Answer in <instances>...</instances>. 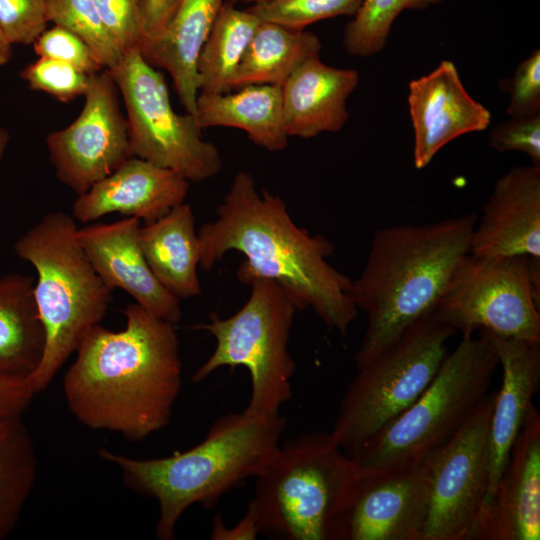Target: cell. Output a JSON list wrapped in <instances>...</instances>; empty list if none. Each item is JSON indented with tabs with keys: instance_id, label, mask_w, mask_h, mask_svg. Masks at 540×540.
<instances>
[{
	"instance_id": "obj_1",
	"label": "cell",
	"mask_w": 540,
	"mask_h": 540,
	"mask_svg": "<svg viewBox=\"0 0 540 540\" xmlns=\"http://www.w3.org/2000/svg\"><path fill=\"white\" fill-rule=\"evenodd\" d=\"M126 326L91 329L63 378L69 411L82 425L138 442L165 428L182 388L175 325L136 303Z\"/></svg>"
},
{
	"instance_id": "obj_2",
	"label": "cell",
	"mask_w": 540,
	"mask_h": 540,
	"mask_svg": "<svg viewBox=\"0 0 540 540\" xmlns=\"http://www.w3.org/2000/svg\"><path fill=\"white\" fill-rule=\"evenodd\" d=\"M216 213L197 232L202 269L238 251L245 257L239 281L273 280L298 311L311 308L328 327L347 333L358 313L349 294L352 280L328 263L334 245L326 237L297 226L283 199L259 191L248 171L235 174Z\"/></svg>"
},
{
	"instance_id": "obj_3",
	"label": "cell",
	"mask_w": 540,
	"mask_h": 540,
	"mask_svg": "<svg viewBox=\"0 0 540 540\" xmlns=\"http://www.w3.org/2000/svg\"><path fill=\"white\" fill-rule=\"evenodd\" d=\"M477 219V214L468 213L375 232L365 266L349 291L367 318L354 358L356 368L434 311L455 268L470 252Z\"/></svg>"
},
{
	"instance_id": "obj_4",
	"label": "cell",
	"mask_w": 540,
	"mask_h": 540,
	"mask_svg": "<svg viewBox=\"0 0 540 540\" xmlns=\"http://www.w3.org/2000/svg\"><path fill=\"white\" fill-rule=\"evenodd\" d=\"M286 427L283 415L243 410L217 418L204 439L185 451L137 459L100 448L98 455L118 468L127 488L157 501L155 536L171 540L189 507L212 508L226 493L255 478L274 457Z\"/></svg>"
},
{
	"instance_id": "obj_5",
	"label": "cell",
	"mask_w": 540,
	"mask_h": 540,
	"mask_svg": "<svg viewBox=\"0 0 540 540\" xmlns=\"http://www.w3.org/2000/svg\"><path fill=\"white\" fill-rule=\"evenodd\" d=\"M76 221L65 212L45 214L14 243L16 255L37 273L34 296L46 343L39 366L27 378L43 391L112 302V290L92 266L77 236Z\"/></svg>"
},
{
	"instance_id": "obj_6",
	"label": "cell",
	"mask_w": 540,
	"mask_h": 540,
	"mask_svg": "<svg viewBox=\"0 0 540 540\" xmlns=\"http://www.w3.org/2000/svg\"><path fill=\"white\" fill-rule=\"evenodd\" d=\"M358 467L330 432L281 443L254 478L260 534L286 540H330L334 521Z\"/></svg>"
},
{
	"instance_id": "obj_7",
	"label": "cell",
	"mask_w": 540,
	"mask_h": 540,
	"mask_svg": "<svg viewBox=\"0 0 540 540\" xmlns=\"http://www.w3.org/2000/svg\"><path fill=\"white\" fill-rule=\"evenodd\" d=\"M498 366L496 351L484 334H462L419 398L352 456L357 467L383 469L424 460L483 402Z\"/></svg>"
},
{
	"instance_id": "obj_8",
	"label": "cell",
	"mask_w": 540,
	"mask_h": 540,
	"mask_svg": "<svg viewBox=\"0 0 540 540\" xmlns=\"http://www.w3.org/2000/svg\"><path fill=\"white\" fill-rule=\"evenodd\" d=\"M456 331L431 312L409 326L358 373L341 399L330 432L352 457L411 406L437 374Z\"/></svg>"
},
{
	"instance_id": "obj_9",
	"label": "cell",
	"mask_w": 540,
	"mask_h": 540,
	"mask_svg": "<svg viewBox=\"0 0 540 540\" xmlns=\"http://www.w3.org/2000/svg\"><path fill=\"white\" fill-rule=\"evenodd\" d=\"M246 285L250 295L235 314L221 318L212 312L209 322L192 327L209 332L216 340L214 351L193 373L192 380L201 382L224 366H243L251 379L250 399L244 410L276 416L292 395L296 364L288 343L298 310L273 280L255 277Z\"/></svg>"
},
{
	"instance_id": "obj_10",
	"label": "cell",
	"mask_w": 540,
	"mask_h": 540,
	"mask_svg": "<svg viewBox=\"0 0 540 540\" xmlns=\"http://www.w3.org/2000/svg\"><path fill=\"white\" fill-rule=\"evenodd\" d=\"M540 258H462L441 295L436 317L462 334L540 342Z\"/></svg>"
},
{
	"instance_id": "obj_11",
	"label": "cell",
	"mask_w": 540,
	"mask_h": 540,
	"mask_svg": "<svg viewBox=\"0 0 540 540\" xmlns=\"http://www.w3.org/2000/svg\"><path fill=\"white\" fill-rule=\"evenodd\" d=\"M123 99L132 155L202 182L222 169L217 147L202 137L194 115L177 113L163 75L138 49L109 70Z\"/></svg>"
},
{
	"instance_id": "obj_12",
	"label": "cell",
	"mask_w": 540,
	"mask_h": 540,
	"mask_svg": "<svg viewBox=\"0 0 540 540\" xmlns=\"http://www.w3.org/2000/svg\"><path fill=\"white\" fill-rule=\"evenodd\" d=\"M495 392L426 457L429 510L421 540H470L488 486V430Z\"/></svg>"
},
{
	"instance_id": "obj_13",
	"label": "cell",
	"mask_w": 540,
	"mask_h": 540,
	"mask_svg": "<svg viewBox=\"0 0 540 540\" xmlns=\"http://www.w3.org/2000/svg\"><path fill=\"white\" fill-rule=\"evenodd\" d=\"M429 497L426 458L397 467L358 468L330 540H421Z\"/></svg>"
},
{
	"instance_id": "obj_14",
	"label": "cell",
	"mask_w": 540,
	"mask_h": 540,
	"mask_svg": "<svg viewBox=\"0 0 540 540\" xmlns=\"http://www.w3.org/2000/svg\"><path fill=\"white\" fill-rule=\"evenodd\" d=\"M119 95L108 69L91 75L78 117L46 138L56 177L77 195L133 156Z\"/></svg>"
},
{
	"instance_id": "obj_15",
	"label": "cell",
	"mask_w": 540,
	"mask_h": 540,
	"mask_svg": "<svg viewBox=\"0 0 540 540\" xmlns=\"http://www.w3.org/2000/svg\"><path fill=\"white\" fill-rule=\"evenodd\" d=\"M540 539V413L532 404L470 540Z\"/></svg>"
},
{
	"instance_id": "obj_16",
	"label": "cell",
	"mask_w": 540,
	"mask_h": 540,
	"mask_svg": "<svg viewBox=\"0 0 540 540\" xmlns=\"http://www.w3.org/2000/svg\"><path fill=\"white\" fill-rule=\"evenodd\" d=\"M408 109L414 130L413 161L429 165L436 153L457 137L484 131L491 112L466 91L457 67L443 60L429 74L409 83Z\"/></svg>"
},
{
	"instance_id": "obj_17",
	"label": "cell",
	"mask_w": 540,
	"mask_h": 540,
	"mask_svg": "<svg viewBox=\"0 0 540 540\" xmlns=\"http://www.w3.org/2000/svg\"><path fill=\"white\" fill-rule=\"evenodd\" d=\"M141 220L126 217L77 229L79 242L103 282L121 289L152 315L176 325L182 319L180 300L150 269L139 241Z\"/></svg>"
},
{
	"instance_id": "obj_18",
	"label": "cell",
	"mask_w": 540,
	"mask_h": 540,
	"mask_svg": "<svg viewBox=\"0 0 540 540\" xmlns=\"http://www.w3.org/2000/svg\"><path fill=\"white\" fill-rule=\"evenodd\" d=\"M469 253L540 258V167L516 166L495 182L473 229Z\"/></svg>"
},
{
	"instance_id": "obj_19",
	"label": "cell",
	"mask_w": 540,
	"mask_h": 540,
	"mask_svg": "<svg viewBox=\"0 0 540 540\" xmlns=\"http://www.w3.org/2000/svg\"><path fill=\"white\" fill-rule=\"evenodd\" d=\"M189 181L177 172L132 156L111 174L78 195L75 221L88 223L120 213L149 223L184 202Z\"/></svg>"
},
{
	"instance_id": "obj_20",
	"label": "cell",
	"mask_w": 540,
	"mask_h": 540,
	"mask_svg": "<svg viewBox=\"0 0 540 540\" xmlns=\"http://www.w3.org/2000/svg\"><path fill=\"white\" fill-rule=\"evenodd\" d=\"M492 343L502 369L488 430V502L506 465L532 399L540 387V342L502 339L479 330ZM482 504V505H483Z\"/></svg>"
},
{
	"instance_id": "obj_21",
	"label": "cell",
	"mask_w": 540,
	"mask_h": 540,
	"mask_svg": "<svg viewBox=\"0 0 540 540\" xmlns=\"http://www.w3.org/2000/svg\"><path fill=\"white\" fill-rule=\"evenodd\" d=\"M359 80L357 70L329 66L319 55L299 65L281 86L289 137L310 139L340 131L349 119L347 100Z\"/></svg>"
},
{
	"instance_id": "obj_22",
	"label": "cell",
	"mask_w": 540,
	"mask_h": 540,
	"mask_svg": "<svg viewBox=\"0 0 540 540\" xmlns=\"http://www.w3.org/2000/svg\"><path fill=\"white\" fill-rule=\"evenodd\" d=\"M225 0H181L163 33L144 42L139 52L171 76L186 112L195 115L199 94L197 61Z\"/></svg>"
},
{
	"instance_id": "obj_23",
	"label": "cell",
	"mask_w": 540,
	"mask_h": 540,
	"mask_svg": "<svg viewBox=\"0 0 540 540\" xmlns=\"http://www.w3.org/2000/svg\"><path fill=\"white\" fill-rule=\"evenodd\" d=\"M195 118L199 127H230L244 131L257 146L270 152L288 147L282 87L251 84L235 93H199Z\"/></svg>"
},
{
	"instance_id": "obj_24",
	"label": "cell",
	"mask_w": 540,
	"mask_h": 540,
	"mask_svg": "<svg viewBox=\"0 0 540 540\" xmlns=\"http://www.w3.org/2000/svg\"><path fill=\"white\" fill-rule=\"evenodd\" d=\"M139 241L153 274L171 294L179 300L201 294L197 273L200 243L189 204H178L159 219L141 225Z\"/></svg>"
},
{
	"instance_id": "obj_25",
	"label": "cell",
	"mask_w": 540,
	"mask_h": 540,
	"mask_svg": "<svg viewBox=\"0 0 540 540\" xmlns=\"http://www.w3.org/2000/svg\"><path fill=\"white\" fill-rule=\"evenodd\" d=\"M32 276L0 277V375L28 378L39 366L46 334Z\"/></svg>"
},
{
	"instance_id": "obj_26",
	"label": "cell",
	"mask_w": 540,
	"mask_h": 540,
	"mask_svg": "<svg viewBox=\"0 0 540 540\" xmlns=\"http://www.w3.org/2000/svg\"><path fill=\"white\" fill-rule=\"evenodd\" d=\"M320 39L306 30L261 21L233 79V89L251 84L282 86L293 71L320 54Z\"/></svg>"
},
{
	"instance_id": "obj_27",
	"label": "cell",
	"mask_w": 540,
	"mask_h": 540,
	"mask_svg": "<svg viewBox=\"0 0 540 540\" xmlns=\"http://www.w3.org/2000/svg\"><path fill=\"white\" fill-rule=\"evenodd\" d=\"M260 22L248 8L223 3L198 57L199 93L233 90L234 75Z\"/></svg>"
},
{
	"instance_id": "obj_28",
	"label": "cell",
	"mask_w": 540,
	"mask_h": 540,
	"mask_svg": "<svg viewBox=\"0 0 540 540\" xmlns=\"http://www.w3.org/2000/svg\"><path fill=\"white\" fill-rule=\"evenodd\" d=\"M38 475V457L21 416L0 418V540L20 521Z\"/></svg>"
},
{
	"instance_id": "obj_29",
	"label": "cell",
	"mask_w": 540,
	"mask_h": 540,
	"mask_svg": "<svg viewBox=\"0 0 540 540\" xmlns=\"http://www.w3.org/2000/svg\"><path fill=\"white\" fill-rule=\"evenodd\" d=\"M443 0H363L343 32L346 52L355 57L379 53L395 19L405 10H423Z\"/></svg>"
},
{
	"instance_id": "obj_30",
	"label": "cell",
	"mask_w": 540,
	"mask_h": 540,
	"mask_svg": "<svg viewBox=\"0 0 540 540\" xmlns=\"http://www.w3.org/2000/svg\"><path fill=\"white\" fill-rule=\"evenodd\" d=\"M49 22L81 38L104 69L112 70L122 53L103 23L94 0H47Z\"/></svg>"
},
{
	"instance_id": "obj_31",
	"label": "cell",
	"mask_w": 540,
	"mask_h": 540,
	"mask_svg": "<svg viewBox=\"0 0 540 540\" xmlns=\"http://www.w3.org/2000/svg\"><path fill=\"white\" fill-rule=\"evenodd\" d=\"M363 0H267L252 4L248 10L261 21L305 30L315 22L354 16Z\"/></svg>"
},
{
	"instance_id": "obj_32",
	"label": "cell",
	"mask_w": 540,
	"mask_h": 540,
	"mask_svg": "<svg viewBox=\"0 0 540 540\" xmlns=\"http://www.w3.org/2000/svg\"><path fill=\"white\" fill-rule=\"evenodd\" d=\"M91 75L55 59L39 57L26 66L21 78L35 91H42L61 102L86 93Z\"/></svg>"
},
{
	"instance_id": "obj_33",
	"label": "cell",
	"mask_w": 540,
	"mask_h": 540,
	"mask_svg": "<svg viewBox=\"0 0 540 540\" xmlns=\"http://www.w3.org/2000/svg\"><path fill=\"white\" fill-rule=\"evenodd\" d=\"M48 22L47 0H0V27L11 45L33 44Z\"/></svg>"
},
{
	"instance_id": "obj_34",
	"label": "cell",
	"mask_w": 540,
	"mask_h": 540,
	"mask_svg": "<svg viewBox=\"0 0 540 540\" xmlns=\"http://www.w3.org/2000/svg\"><path fill=\"white\" fill-rule=\"evenodd\" d=\"M33 47L38 57L66 62L89 75L104 69L81 38L56 25L46 29Z\"/></svg>"
},
{
	"instance_id": "obj_35",
	"label": "cell",
	"mask_w": 540,
	"mask_h": 540,
	"mask_svg": "<svg viewBox=\"0 0 540 540\" xmlns=\"http://www.w3.org/2000/svg\"><path fill=\"white\" fill-rule=\"evenodd\" d=\"M104 25L122 55L144 41L140 0H94Z\"/></svg>"
},
{
	"instance_id": "obj_36",
	"label": "cell",
	"mask_w": 540,
	"mask_h": 540,
	"mask_svg": "<svg viewBox=\"0 0 540 540\" xmlns=\"http://www.w3.org/2000/svg\"><path fill=\"white\" fill-rule=\"evenodd\" d=\"M489 146L497 152L518 151L526 154L532 165L540 167V113L510 117L495 126Z\"/></svg>"
},
{
	"instance_id": "obj_37",
	"label": "cell",
	"mask_w": 540,
	"mask_h": 540,
	"mask_svg": "<svg viewBox=\"0 0 540 540\" xmlns=\"http://www.w3.org/2000/svg\"><path fill=\"white\" fill-rule=\"evenodd\" d=\"M509 94V117L540 113V51L537 49L521 61L512 77L504 81Z\"/></svg>"
},
{
	"instance_id": "obj_38",
	"label": "cell",
	"mask_w": 540,
	"mask_h": 540,
	"mask_svg": "<svg viewBox=\"0 0 540 540\" xmlns=\"http://www.w3.org/2000/svg\"><path fill=\"white\" fill-rule=\"evenodd\" d=\"M34 395L27 378L0 375V418L22 416Z\"/></svg>"
},
{
	"instance_id": "obj_39",
	"label": "cell",
	"mask_w": 540,
	"mask_h": 540,
	"mask_svg": "<svg viewBox=\"0 0 540 540\" xmlns=\"http://www.w3.org/2000/svg\"><path fill=\"white\" fill-rule=\"evenodd\" d=\"M180 1L181 0H140L144 31L143 43L155 39L163 33L172 19Z\"/></svg>"
},
{
	"instance_id": "obj_40",
	"label": "cell",
	"mask_w": 540,
	"mask_h": 540,
	"mask_svg": "<svg viewBox=\"0 0 540 540\" xmlns=\"http://www.w3.org/2000/svg\"><path fill=\"white\" fill-rule=\"evenodd\" d=\"M260 534L258 519L253 505L249 502L245 515L233 527L228 528L222 518L216 515L212 521V540H255Z\"/></svg>"
},
{
	"instance_id": "obj_41",
	"label": "cell",
	"mask_w": 540,
	"mask_h": 540,
	"mask_svg": "<svg viewBox=\"0 0 540 540\" xmlns=\"http://www.w3.org/2000/svg\"><path fill=\"white\" fill-rule=\"evenodd\" d=\"M12 55V45L0 27V68L7 64Z\"/></svg>"
},
{
	"instance_id": "obj_42",
	"label": "cell",
	"mask_w": 540,
	"mask_h": 540,
	"mask_svg": "<svg viewBox=\"0 0 540 540\" xmlns=\"http://www.w3.org/2000/svg\"><path fill=\"white\" fill-rule=\"evenodd\" d=\"M9 141H10L9 132L5 128L0 127V161L3 158V155L9 144Z\"/></svg>"
},
{
	"instance_id": "obj_43",
	"label": "cell",
	"mask_w": 540,
	"mask_h": 540,
	"mask_svg": "<svg viewBox=\"0 0 540 540\" xmlns=\"http://www.w3.org/2000/svg\"><path fill=\"white\" fill-rule=\"evenodd\" d=\"M231 2H248V3H252V4H256V3H260V2H264V1H267V0H229Z\"/></svg>"
}]
</instances>
